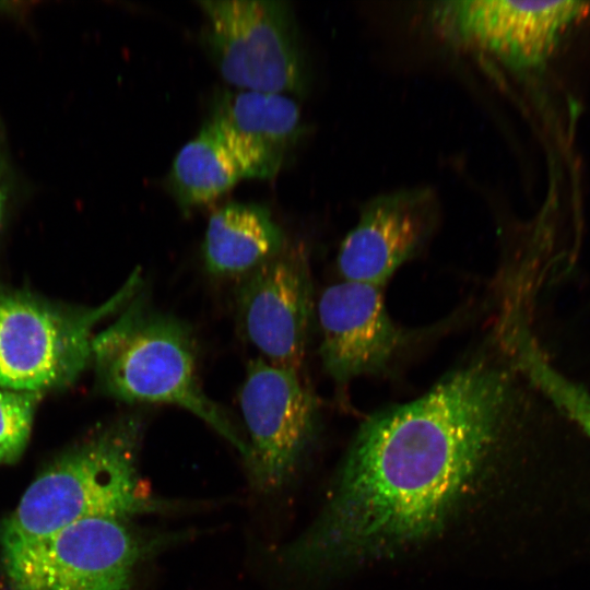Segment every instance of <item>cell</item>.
Listing matches in <instances>:
<instances>
[{"instance_id":"obj_1","label":"cell","mask_w":590,"mask_h":590,"mask_svg":"<svg viewBox=\"0 0 590 590\" xmlns=\"http://www.w3.org/2000/svg\"><path fill=\"white\" fill-rule=\"evenodd\" d=\"M519 375L487 347L418 398L367 417L322 515L278 551V566L315 575L435 533L527 411Z\"/></svg>"},{"instance_id":"obj_2","label":"cell","mask_w":590,"mask_h":590,"mask_svg":"<svg viewBox=\"0 0 590 590\" xmlns=\"http://www.w3.org/2000/svg\"><path fill=\"white\" fill-rule=\"evenodd\" d=\"M143 420L128 415L73 447L24 492L3 521L1 550L48 536L90 518L127 520L177 509L154 496L138 471Z\"/></svg>"},{"instance_id":"obj_3","label":"cell","mask_w":590,"mask_h":590,"mask_svg":"<svg viewBox=\"0 0 590 590\" xmlns=\"http://www.w3.org/2000/svg\"><path fill=\"white\" fill-rule=\"evenodd\" d=\"M93 359L108 394L129 403L182 408L248 458L247 441L202 389L191 331L178 319L155 310L141 292L94 338Z\"/></svg>"},{"instance_id":"obj_4","label":"cell","mask_w":590,"mask_h":590,"mask_svg":"<svg viewBox=\"0 0 590 590\" xmlns=\"http://www.w3.org/2000/svg\"><path fill=\"white\" fill-rule=\"evenodd\" d=\"M187 534L90 518L1 550V563L10 590H131L135 568Z\"/></svg>"},{"instance_id":"obj_5","label":"cell","mask_w":590,"mask_h":590,"mask_svg":"<svg viewBox=\"0 0 590 590\" xmlns=\"http://www.w3.org/2000/svg\"><path fill=\"white\" fill-rule=\"evenodd\" d=\"M133 271L122 287L95 308L66 309L26 294L0 297V387L27 392L74 381L93 358V331L140 292Z\"/></svg>"},{"instance_id":"obj_6","label":"cell","mask_w":590,"mask_h":590,"mask_svg":"<svg viewBox=\"0 0 590 590\" xmlns=\"http://www.w3.org/2000/svg\"><path fill=\"white\" fill-rule=\"evenodd\" d=\"M203 43L234 88L296 94L306 63L293 9L282 0H200Z\"/></svg>"},{"instance_id":"obj_7","label":"cell","mask_w":590,"mask_h":590,"mask_svg":"<svg viewBox=\"0 0 590 590\" xmlns=\"http://www.w3.org/2000/svg\"><path fill=\"white\" fill-rule=\"evenodd\" d=\"M248 435L245 460L255 489L272 494L291 480L317 426L318 403L299 370L251 361L239 390Z\"/></svg>"},{"instance_id":"obj_8","label":"cell","mask_w":590,"mask_h":590,"mask_svg":"<svg viewBox=\"0 0 590 590\" xmlns=\"http://www.w3.org/2000/svg\"><path fill=\"white\" fill-rule=\"evenodd\" d=\"M236 304L241 332L261 358L299 370L315 315L305 249L285 245L278 255L241 276Z\"/></svg>"},{"instance_id":"obj_9","label":"cell","mask_w":590,"mask_h":590,"mask_svg":"<svg viewBox=\"0 0 590 590\" xmlns=\"http://www.w3.org/2000/svg\"><path fill=\"white\" fill-rule=\"evenodd\" d=\"M586 9L580 1H441L433 4L432 17L455 40L528 70L547 59L559 35Z\"/></svg>"},{"instance_id":"obj_10","label":"cell","mask_w":590,"mask_h":590,"mask_svg":"<svg viewBox=\"0 0 590 590\" xmlns=\"http://www.w3.org/2000/svg\"><path fill=\"white\" fill-rule=\"evenodd\" d=\"M379 286L345 281L328 286L317 303L322 368L338 386L384 374L413 333L396 323Z\"/></svg>"},{"instance_id":"obj_11","label":"cell","mask_w":590,"mask_h":590,"mask_svg":"<svg viewBox=\"0 0 590 590\" xmlns=\"http://www.w3.org/2000/svg\"><path fill=\"white\" fill-rule=\"evenodd\" d=\"M439 213L437 192L428 186L403 188L368 200L338 251L342 280L384 287L427 245Z\"/></svg>"},{"instance_id":"obj_12","label":"cell","mask_w":590,"mask_h":590,"mask_svg":"<svg viewBox=\"0 0 590 590\" xmlns=\"http://www.w3.org/2000/svg\"><path fill=\"white\" fill-rule=\"evenodd\" d=\"M245 178H272L303 132L297 103L286 94L231 88L219 92L208 120Z\"/></svg>"},{"instance_id":"obj_13","label":"cell","mask_w":590,"mask_h":590,"mask_svg":"<svg viewBox=\"0 0 590 590\" xmlns=\"http://www.w3.org/2000/svg\"><path fill=\"white\" fill-rule=\"evenodd\" d=\"M285 245L283 229L266 206L231 202L210 216L202 255L210 273L244 276L278 255Z\"/></svg>"},{"instance_id":"obj_14","label":"cell","mask_w":590,"mask_h":590,"mask_svg":"<svg viewBox=\"0 0 590 590\" xmlns=\"http://www.w3.org/2000/svg\"><path fill=\"white\" fill-rule=\"evenodd\" d=\"M245 174L214 126L205 121L177 152L167 187L184 211L211 203L231 190Z\"/></svg>"},{"instance_id":"obj_15","label":"cell","mask_w":590,"mask_h":590,"mask_svg":"<svg viewBox=\"0 0 590 590\" xmlns=\"http://www.w3.org/2000/svg\"><path fill=\"white\" fill-rule=\"evenodd\" d=\"M516 359L530 382L590 437V392L555 369L529 335L517 342Z\"/></svg>"},{"instance_id":"obj_16","label":"cell","mask_w":590,"mask_h":590,"mask_svg":"<svg viewBox=\"0 0 590 590\" xmlns=\"http://www.w3.org/2000/svg\"><path fill=\"white\" fill-rule=\"evenodd\" d=\"M40 392L0 390V448L13 461L23 452L31 434Z\"/></svg>"},{"instance_id":"obj_17","label":"cell","mask_w":590,"mask_h":590,"mask_svg":"<svg viewBox=\"0 0 590 590\" xmlns=\"http://www.w3.org/2000/svg\"><path fill=\"white\" fill-rule=\"evenodd\" d=\"M8 178H7V163L0 151V225L2 222L5 203L8 199Z\"/></svg>"},{"instance_id":"obj_18","label":"cell","mask_w":590,"mask_h":590,"mask_svg":"<svg viewBox=\"0 0 590 590\" xmlns=\"http://www.w3.org/2000/svg\"><path fill=\"white\" fill-rule=\"evenodd\" d=\"M2 461H8V457H7L5 451L2 448H0V462Z\"/></svg>"}]
</instances>
